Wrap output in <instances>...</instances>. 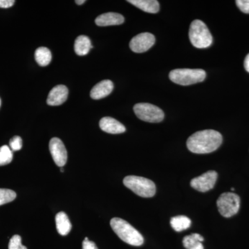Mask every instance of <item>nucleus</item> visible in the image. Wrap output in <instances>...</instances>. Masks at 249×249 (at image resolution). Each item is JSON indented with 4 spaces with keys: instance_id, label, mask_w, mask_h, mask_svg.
I'll list each match as a JSON object with an SVG mask.
<instances>
[{
    "instance_id": "nucleus-12",
    "label": "nucleus",
    "mask_w": 249,
    "mask_h": 249,
    "mask_svg": "<svg viewBox=\"0 0 249 249\" xmlns=\"http://www.w3.org/2000/svg\"><path fill=\"white\" fill-rule=\"evenodd\" d=\"M100 127L107 133L117 134L125 132V127L119 121L111 117H104L100 121Z\"/></svg>"
},
{
    "instance_id": "nucleus-16",
    "label": "nucleus",
    "mask_w": 249,
    "mask_h": 249,
    "mask_svg": "<svg viewBox=\"0 0 249 249\" xmlns=\"http://www.w3.org/2000/svg\"><path fill=\"white\" fill-rule=\"evenodd\" d=\"M57 230L58 233L62 236L68 235L71 231V224L67 214L64 212L58 213L55 216Z\"/></svg>"
},
{
    "instance_id": "nucleus-4",
    "label": "nucleus",
    "mask_w": 249,
    "mask_h": 249,
    "mask_svg": "<svg viewBox=\"0 0 249 249\" xmlns=\"http://www.w3.org/2000/svg\"><path fill=\"white\" fill-rule=\"evenodd\" d=\"M206 73L201 69H176L170 72V80L176 84L188 86L204 81Z\"/></svg>"
},
{
    "instance_id": "nucleus-11",
    "label": "nucleus",
    "mask_w": 249,
    "mask_h": 249,
    "mask_svg": "<svg viewBox=\"0 0 249 249\" xmlns=\"http://www.w3.org/2000/svg\"><path fill=\"white\" fill-rule=\"evenodd\" d=\"M69 91L66 86L60 85L54 87L51 90L47 98V103L50 106H58L67 101Z\"/></svg>"
},
{
    "instance_id": "nucleus-33",
    "label": "nucleus",
    "mask_w": 249,
    "mask_h": 249,
    "mask_svg": "<svg viewBox=\"0 0 249 249\" xmlns=\"http://www.w3.org/2000/svg\"><path fill=\"white\" fill-rule=\"evenodd\" d=\"M0 107H1V99H0Z\"/></svg>"
},
{
    "instance_id": "nucleus-30",
    "label": "nucleus",
    "mask_w": 249,
    "mask_h": 249,
    "mask_svg": "<svg viewBox=\"0 0 249 249\" xmlns=\"http://www.w3.org/2000/svg\"><path fill=\"white\" fill-rule=\"evenodd\" d=\"M19 249H27V248L25 247V246L22 245L20 247H19Z\"/></svg>"
},
{
    "instance_id": "nucleus-9",
    "label": "nucleus",
    "mask_w": 249,
    "mask_h": 249,
    "mask_svg": "<svg viewBox=\"0 0 249 249\" xmlns=\"http://www.w3.org/2000/svg\"><path fill=\"white\" fill-rule=\"evenodd\" d=\"M155 37L150 33H142L136 36L129 42V47L134 53H144L155 45Z\"/></svg>"
},
{
    "instance_id": "nucleus-27",
    "label": "nucleus",
    "mask_w": 249,
    "mask_h": 249,
    "mask_svg": "<svg viewBox=\"0 0 249 249\" xmlns=\"http://www.w3.org/2000/svg\"><path fill=\"white\" fill-rule=\"evenodd\" d=\"M15 2L14 0H0V8L8 9L14 6Z\"/></svg>"
},
{
    "instance_id": "nucleus-6",
    "label": "nucleus",
    "mask_w": 249,
    "mask_h": 249,
    "mask_svg": "<svg viewBox=\"0 0 249 249\" xmlns=\"http://www.w3.org/2000/svg\"><path fill=\"white\" fill-rule=\"evenodd\" d=\"M219 213L224 217H231L238 213L240 207V198L234 193H224L217 201Z\"/></svg>"
},
{
    "instance_id": "nucleus-19",
    "label": "nucleus",
    "mask_w": 249,
    "mask_h": 249,
    "mask_svg": "<svg viewBox=\"0 0 249 249\" xmlns=\"http://www.w3.org/2000/svg\"><path fill=\"white\" fill-rule=\"evenodd\" d=\"M170 225L175 231L181 232L191 227V220L186 216H176L172 218Z\"/></svg>"
},
{
    "instance_id": "nucleus-8",
    "label": "nucleus",
    "mask_w": 249,
    "mask_h": 249,
    "mask_svg": "<svg viewBox=\"0 0 249 249\" xmlns=\"http://www.w3.org/2000/svg\"><path fill=\"white\" fill-rule=\"evenodd\" d=\"M217 173L214 170H210L191 181L192 188L196 191L205 193L214 188L217 179Z\"/></svg>"
},
{
    "instance_id": "nucleus-3",
    "label": "nucleus",
    "mask_w": 249,
    "mask_h": 249,
    "mask_svg": "<svg viewBox=\"0 0 249 249\" xmlns=\"http://www.w3.org/2000/svg\"><path fill=\"white\" fill-rule=\"evenodd\" d=\"M189 38L192 45L198 49L208 48L213 43V37L204 22L196 19L191 23Z\"/></svg>"
},
{
    "instance_id": "nucleus-31",
    "label": "nucleus",
    "mask_w": 249,
    "mask_h": 249,
    "mask_svg": "<svg viewBox=\"0 0 249 249\" xmlns=\"http://www.w3.org/2000/svg\"><path fill=\"white\" fill-rule=\"evenodd\" d=\"M231 191H235V188H231Z\"/></svg>"
},
{
    "instance_id": "nucleus-26",
    "label": "nucleus",
    "mask_w": 249,
    "mask_h": 249,
    "mask_svg": "<svg viewBox=\"0 0 249 249\" xmlns=\"http://www.w3.org/2000/svg\"><path fill=\"white\" fill-rule=\"evenodd\" d=\"M83 249H98V248L94 242H91L88 237H86L83 242Z\"/></svg>"
},
{
    "instance_id": "nucleus-28",
    "label": "nucleus",
    "mask_w": 249,
    "mask_h": 249,
    "mask_svg": "<svg viewBox=\"0 0 249 249\" xmlns=\"http://www.w3.org/2000/svg\"><path fill=\"white\" fill-rule=\"evenodd\" d=\"M244 66H245L246 71L249 73V53L246 56L245 62H244Z\"/></svg>"
},
{
    "instance_id": "nucleus-32",
    "label": "nucleus",
    "mask_w": 249,
    "mask_h": 249,
    "mask_svg": "<svg viewBox=\"0 0 249 249\" xmlns=\"http://www.w3.org/2000/svg\"><path fill=\"white\" fill-rule=\"evenodd\" d=\"M61 172H62V173H63V172H64V169H63V168H61Z\"/></svg>"
},
{
    "instance_id": "nucleus-10",
    "label": "nucleus",
    "mask_w": 249,
    "mask_h": 249,
    "mask_svg": "<svg viewBox=\"0 0 249 249\" xmlns=\"http://www.w3.org/2000/svg\"><path fill=\"white\" fill-rule=\"evenodd\" d=\"M49 150L55 164L59 167H63L66 164L67 152L66 147L60 139L53 138L49 142Z\"/></svg>"
},
{
    "instance_id": "nucleus-21",
    "label": "nucleus",
    "mask_w": 249,
    "mask_h": 249,
    "mask_svg": "<svg viewBox=\"0 0 249 249\" xmlns=\"http://www.w3.org/2000/svg\"><path fill=\"white\" fill-rule=\"evenodd\" d=\"M13 151L7 145L0 147V166L9 164L13 160Z\"/></svg>"
},
{
    "instance_id": "nucleus-18",
    "label": "nucleus",
    "mask_w": 249,
    "mask_h": 249,
    "mask_svg": "<svg viewBox=\"0 0 249 249\" xmlns=\"http://www.w3.org/2000/svg\"><path fill=\"white\" fill-rule=\"evenodd\" d=\"M204 237L199 234L193 233L184 237L183 245L186 249H204Z\"/></svg>"
},
{
    "instance_id": "nucleus-25",
    "label": "nucleus",
    "mask_w": 249,
    "mask_h": 249,
    "mask_svg": "<svg viewBox=\"0 0 249 249\" xmlns=\"http://www.w3.org/2000/svg\"><path fill=\"white\" fill-rule=\"evenodd\" d=\"M235 2L242 12L249 14V0H237Z\"/></svg>"
},
{
    "instance_id": "nucleus-5",
    "label": "nucleus",
    "mask_w": 249,
    "mask_h": 249,
    "mask_svg": "<svg viewBox=\"0 0 249 249\" xmlns=\"http://www.w3.org/2000/svg\"><path fill=\"white\" fill-rule=\"evenodd\" d=\"M124 184L142 197H152L156 194L155 183L147 178L131 175L124 178Z\"/></svg>"
},
{
    "instance_id": "nucleus-24",
    "label": "nucleus",
    "mask_w": 249,
    "mask_h": 249,
    "mask_svg": "<svg viewBox=\"0 0 249 249\" xmlns=\"http://www.w3.org/2000/svg\"><path fill=\"white\" fill-rule=\"evenodd\" d=\"M22 245V238L20 236L16 235L13 236L10 240L9 249H19Z\"/></svg>"
},
{
    "instance_id": "nucleus-14",
    "label": "nucleus",
    "mask_w": 249,
    "mask_h": 249,
    "mask_svg": "<svg viewBox=\"0 0 249 249\" xmlns=\"http://www.w3.org/2000/svg\"><path fill=\"white\" fill-rule=\"evenodd\" d=\"M124 16L117 13H106L96 18L95 23L99 27L120 25L124 22Z\"/></svg>"
},
{
    "instance_id": "nucleus-7",
    "label": "nucleus",
    "mask_w": 249,
    "mask_h": 249,
    "mask_svg": "<svg viewBox=\"0 0 249 249\" xmlns=\"http://www.w3.org/2000/svg\"><path fill=\"white\" fill-rule=\"evenodd\" d=\"M136 116L142 121L149 123H160L164 119V112L157 106L150 103H138L134 106Z\"/></svg>"
},
{
    "instance_id": "nucleus-1",
    "label": "nucleus",
    "mask_w": 249,
    "mask_h": 249,
    "mask_svg": "<svg viewBox=\"0 0 249 249\" xmlns=\"http://www.w3.org/2000/svg\"><path fill=\"white\" fill-rule=\"evenodd\" d=\"M222 136L217 131L206 129L191 135L187 140V147L195 154H209L217 150L222 143Z\"/></svg>"
},
{
    "instance_id": "nucleus-20",
    "label": "nucleus",
    "mask_w": 249,
    "mask_h": 249,
    "mask_svg": "<svg viewBox=\"0 0 249 249\" xmlns=\"http://www.w3.org/2000/svg\"><path fill=\"white\" fill-rule=\"evenodd\" d=\"M52 55L47 47H39L35 52V59L37 63L42 67L47 66L52 61Z\"/></svg>"
},
{
    "instance_id": "nucleus-22",
    "label": "nucleus",
    "mask_w": 249,
    "mask_h": 249,
    "mask_svg": "<svg viewBox=\"0 0 249 249\" xmlns=\"http://www.w3.org/2000/svg\"><path fill=\"white\" fill-rule=\"evenodd\" d=\"M16 198V193L9 189L0 188V206L11 202Z\"/></svg>"
},
{
    "instance_id": "nucleus-29",
    "label": "nucleus",
    "mask_w": 249,
    "mask_h": 249,
    "mask_svg": "<svg viewBox=\"0 0 249 249\" xmlns=\"http://www.w3.org/2000/svg\"><path fill=\"white\" fill-rule=\"evenodd\" d=\"M85 2V0H76V3L77 4L81 5L84 4Z\"/></svg>"
},
{
    "instance_id": "nucleus-2",
    "label": "nucleus",
    "mask_w": 249,
    "mask_h": 249,
    "mask_svg": "<svg viewBox=\"0 0 249 249\" xmlns=\"http://www.w3.org/2000/svg\"><path fill=\"white\" fill-rule=\"evenodd\" d=\"M111 229L121 240L129 245L139 247L144 242L143 237L128 222L121 218H113L110 221Z\"/></svg>"
},
{
    "instance_id": "nucleus-15",
    "label": "nucleus",
    "mask_w": 249,
    "mask_h": 249,
    "mask_svg": "<svg viewBox=\"0 0 249 249\" xmlns=\"http://www.w3.org/2000/svg\"><path fill=\"white\" fill-rule=\"evenodd\" d=\"M127 1L149 14H157L160 11V3L157 0H128Z\"/></svg>"
},
{
    "instance_id": "nucleus-17",
    "label": "nucleus",
    "mask_w": 249,
    "mask_h": 249,
    "mask_svg": "<svg viewBox=\"0 0 249 249\" xmlns=\"http://www.w3.org/2000/svg\"><path fill=\"white\" fill-rule=\"evenodd\" d=\"M92 47L91 41L88 36H78L75 41L74 50L77 55H81V56L87 55Z\"/></svg>"
},
{
    "instance_id": "nucleus-13",
    "label": "nucleus",
    "mask_w": 249,
    "mask_h": 249,
    "mask_svg": "<svg viewBox=\"0 0 249 249\" xmlns=\"http://www.w3.org/2000/svg\"><path fill=\"white\" fill-rule=\"evenodd\" d=\"M114 89V84L109 80H104L95 85L90 92V96L94 100L101 99L109 96Z\"/></svg>"
},
{
    "instance_id": "nucleus-23",
    "label": "nucleus",
    "mask_w": 249,
    "mask_h": 249,
    "mask_svg": "<svg viewBox=\"0 0 249 249\" xmlns=\"http://www.w3.org/2000/svg\"><path fill=\"white\" fill-rule=\"evenodd\" d=\"M9 145L12 151H19L22 147V138L19 136H15L10 140Z\"/></svg>"
}]
</instances>
